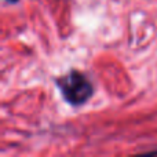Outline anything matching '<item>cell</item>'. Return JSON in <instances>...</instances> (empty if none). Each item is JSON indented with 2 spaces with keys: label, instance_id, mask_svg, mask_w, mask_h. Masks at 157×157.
I'll list each match as a JSON object with an SVG mask.
<instances>
[{
  "label": "cell",
  "instance_id": "2",
  "mask_svg": "<svg viewBox=\"0 0 157 157\" xmlns=\"http://www.w3.org/2000/svg\"><path fill=\"white\" fill-rule=\"evenodd\" d=\"M7 2H10V3H17L18 0H7Z\"/></svg>",
  "mask_w": 157,
  "mask_h": 157
},
{
  "label": "cell",
  "instance_id": "3",
  "mask_svg": "<svg viewBox=\"0 0 157 157\" xmlns=\"http://www.w3.org/2000/svg\"><path fill=\"white\" fill-rule=\"evenodd\" d=\"M152 153H153V155H157V150H153Z\"/></svg>",
  "mask_w": 157,
  "mask_h": 157
},
{
  "label": "cell",
  "instance_id": "1",
  "mask_svg": "<svg viewBox=\"0 0 157 157\" xmlns=\"http://www.w3.org/2000/svg\"><path fill=\"white\" fill-rule=\"evenodd\" d=\"M57 86L66 102L73 106L84 105L94 94L91 81L77 71H71L68 75L57 78Z\"/></svg>",
  "mask_w": 157,
  "mask_h": 157
}]
</instances>
